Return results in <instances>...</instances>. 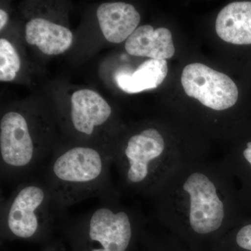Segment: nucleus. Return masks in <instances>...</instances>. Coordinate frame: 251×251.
Instances as JSON below:
<instances>
[{"mask_svg": "<svg viewBox=\"0 0 251 251\" xmlns=\"http://www.w3.org/2000/svg\"><path fill=\"white\" fill-rule=\"evenodd\" d=\"M25 39L49 55L62 54L72 46L73 34L67 27L44 19L34 18L25 26Z\"/></svg>", "mask_w": 251, "mask_h": 251, "instance_id": "nucleus-12", "label": "nucleus"}, {"mask_svg": "<svg viewBox=\"0 0 251 251\" xmlns=\"http://www.w3.org/2000/svg\"><path fill=\"white\" fill-rule=\"evenodd\" d=\"M67 220V209L41 175H34L18 183L1 204L0 228L8 239H43L62 229Z\"/></svg>", "mask_w": 251, "mask_h": 251, "instance_id": "nucleus-5", "label": "nucleus"}, {"mask_svg": "<svg viewBox=\"0 0 251 251\" xmlns=\"http://www.w3.org/2000/svg\"><path fill=\"white\" fill-rule=\"evenodd\" d=\"M216 31L226 42L251 44V1H235L225 6L216 18Z\"/></svg>", "mask_w": 251, "mask_h": 251, "instance_id": "nucleus-11", "label": "nucleus"}, {"mask_svg": "<svg viewBox=\"0 0 251 251\" xmlns=\"http://www.w3.org/2000/svg\"><path fill=\"white\" fill-rule=\"evenodd\" d=\"M114 160L124 190L151 198L176 168L191 159L170 150L161 129L148 127L130 135Z\"/></svg>", "mask_w": 251, "mask_h": 251, "instance_id": "nucleus-4", "label": "nucleus"}, {"mask_svg": "<svg viewBox=\"0 0 251 251\" xmlns=\"http://www.w3.org/2000/svg\"><path fill=\"white\" fill-rule=\"evenodd\" d=\"M93 209L73 219L62 230L75 251H130L148 229L136 206L122 202L118 190L99 198Z\"/></svg>", "mask_w": 251, "mask_h": 251, "instance_id": "nucleus-2", "label": "nucleus"}, {"mask_svg": "<svg viewBox=\"0 0 251 251\" xmlns=\"http://www.w3.org/2000/svg\"><path fill=\"white\" fill-rule=\"evenodd\" d=\"M37 142L21 114L10 112L0 122L1 179L16 184L36 175L39 153Z\"/></svg>", "mask_w": 251, "mask_h": 251, "instance_id": "nucleus-6", "label": "nucleus"}, {"mask_svg": "<svg viewBox=\"0 0 251 251\" xmlns=\"http://www.w3.org/2000/svg\"><path fill=\"white\" fill-rule=\"evenodd\" d=\"M166 60L152 59L145 61L135 72H120L115 75L118 87L128 94L139 93L157 88L168 74Z\"/></svg>", "mask_w": 251, "mask_h": 251, "instance_id": "nucleus-13", "label": "nucleus"}, {"mask_svg": "<svg viewBox=\"0 0 251 251\" xmlns=\"http://www.w3.org/2000/svg\"><path fill=\"white\" fill-rule=\"evenodd\" d=\"M241 149L225 163L235 178L243 202L251 214V140L245 142Z\"/></svg>", "mask_w": 251, "mask_h": 251, "instance_id": "nucleus-14", "label": "nucleus"}, {"mask_svg": "<svg viewBox=\"0 0 251 251\" xmlns=\"http://www.w3.org/2000/svg\"><path fill=\"white\" fill-rule=\"evenodd\" d=\"M140 242L145 251H192L167 230L150 231L147 229Z\"/></svg>", "mask_w": 251, "mask_h": 251, "instance_id": "nucleus-16", "label": "nucleus"}, {"mask_svg": "<svg viewBox=\"0 0 251 251\" xmlns=\"http://www.w3.org/2000/svg\"><path fill=\"white\" fill-rule=\"evenodd\" d=\"M125 49L130 55L152 59H170L175 48L171 31L167 28L154 29L152 26H140L126 41Z\"/></svg>", "mask_w": 251, "mask_h": 251, "instance_id": "nucleus-10", "label": "nucleus"}, {"mask_svg": "<svg viewBox=\"0 0 251 251\" xmlns=\"http://www.w3.org/2000/svg\"><path fill=\"white\" fill-rule=\"evenodd\" d=\"M181 80L186 94L208 108L220 111L237 103L239 92L234 81L204 64H188L183 71Z\"/></svg>", "mask_w": 251, "mask_h": 251, "instance_id": "nucleus-7", "label": "nucleus"}, {"mask_svg": "<svg viewBox=\"0 0 251 251\" xmlns=\"http://www.w3.org/2000/svg\"><path fill=\"white\" fill-rule=\"evenodd\" d=\"M112 158L97 148L75 145L58 153L41 176L65 209L91 198L116 191L110 166Z\"/></svg>", "mask_w": 251, "mask_h": 251, "instance_id": "nucleus-3", "label": "nucleus"}, {"mask_svg": "<svg viewBox=\"0 0 251 251\" xmlns=\"http://www.w3.org/2000/svg\"><path fill=\"white\" fill-rule=\"evenodd\" d=\"M209 251H251V216L229 229Z\"/></svg>", "mask_w": 251, "mask_h": 251, "instance_id": "nucleus-15", "label": "nucleus"}, {"mask_svg": "<svg viewBox=\"0 0 251 251\" xmlns=\"http://www.w3.org/2000/svg\"><path fill=\"white\" fill-rule=\"evenodd\" d=\"M20 69L21 59L14 46L6 39H0V80H14Z\"/></svg>", "mask_w": 251, "mask_h": 251, "instance_id": "nucleus-17", "label": "nucleus"}, {"mask_svg": "<svg viewBox=\"0 0 251 251\" xmlns=\"http://www.w3.org/2000/svg\"><path fill=\"white\" fill-rule=\"evenodd\" d=\"M97 15L104 37L113 44L127 40L140 22L139 13L127 3H103L97 9Z\"/></svg>", "mask_w": 251, "mask_h": 251, "instance_id": "nucleus-9", "label": "nucleus"}, {"mask_svg": "<svg viewBox=\"0 0 251 251\" xmlns=\"http://www.w3.org/2000/svg\"><path fill=\"white\" fill-rule=\"evenodd\" d=\"M8 21V15L6 11L3 9H0V29H2L6 25Z\"/></svg>", "mask_w": 251, "mask_h": 251, "instance_id": "nucleus-18", "label": "nucleus"}, {"mask_svg": "<svg viewBox=\"0 0 251 251\" xmlns=\"http://www.w3.org/2000/svg\"><path fill=\"white\" fill-rule=\"evenodd\" d=\"M163 228L192 251H209L229 229L251 216L226 163L188 160L151 196Z\"/></svg>", "mask_w": 251, "mask_h": 251, "instance_id": "nucleus-1", "label": "nucleus"}, {"mask_svg": "<svg viewBox=\"0 0 251 251\" xmlns=\"http://www.w3.org/2000/svg\"><path fill=\"white\" fill-rule=\"evenodd\" d=\"M73 128L82 136L92 137L96 129L105 125L112 110L106 100L94 91L81 90L71 99Z\"/></svg>", "mask_w": 251, "mask_h": 251, "instance_id": "nucleus-8", "label": "nucleus"}]
</instances>
